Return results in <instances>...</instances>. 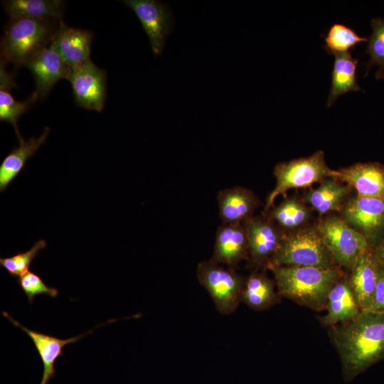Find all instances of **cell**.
I'll return each instance as SVG.
<instances>
[{"label":"cell","mask_w":384,"mask_h":384,"mask_svg":"<svg viewBox=\"0 0 384 384\" xmlns=\"http://www.w3.org/2000/svg\"><path fill=\"white\" fill-rule=\"evenodd\" d=\"M330 334L345 382L384 359V314L362 311L353 320L331 326Z\"/></svg>","instance_id":"obj_1"},{"label":"cell","mask_w":384,"mask_h":384,"mask_svg":"<svg viewBox=\"0 0 384 384\" xmlns=\"http://www.w3.org/2000/svg\"><path fill=\"white\" fill-rule=\"evenodd\" d=\"M279 297L319 311L326 308L328 295L343 277L338 267L270 266Z\"/></svg>","instance_id":"obj_2"},{"label":"cell","mask_w":384,"mask_h":384,"mask_svg":"<svg viewBox=\"0 0 384 384\" xmlns=\"http://www.w3.org/2000/svg\"><path fill=\"white\" fill-rule=\"evenodd\" d=\"M60 20L9 18L1 41V60L19 68L50 46Z\"/></svg>","instance_id":"obj_3"},{"label":"cell","mask_w":384,"mask_h":384,"mask_svg":"<svg viewBox=\"0 0 384 384\" xmlns=\"http://www.w3.org/2000/svg\"><path fill=\"white\" fill-rule=\"evenodd\" d=\"M336 265L316 228H302L284 233L268 267L273 265L331 268Z\"/></svg>","instance_id":"obj_4"},{"label":"cell","mask_w":384,"mask_h":384,"mask_svg":"<svg viewBox=\"0 0 384 384\" xmlns=\"http://www.w3.org/2000/svg\"><path fill=\"white\" fill-rule=\"evenodd\" d=\"M276 184L266 198L265 211L271 208L275 199L288 190L311 186L331 177L332 170L328 167L323 151H317L307 157L294 159L277 164L274 169Z\"/></svg>","instance_id":"obj_5"},{"label":"cell","mask_w":384,"mask_h":384,"mask_svg":"<svg viewBox=\"0 0 384 384\" xmlns=\"http://www.w3.org/2000/svg\"><path fill=\"white\" fill-rule=\"evenodd\" d=\"M196 276L220 314L228 315L233 313L242 302L245 278L236 270L208 260L198 263Z\"/></svg>","instance_id":"obj_6"},{"label":"cell","mask_w":384,"mask_h":384,"mask_svg":"<svg viewBox=\"0 0 384 384\" xmlns=\"http://www.w3.org/2000/svg\"><path fill=\"white\" fill-rule=\"evenodd\" d=\"M316 229L338 265L352 270L359 256L370 247L367 239L342 218L327 217Z\"/></svg>","instance_id":"obj_7"},{"label":"cell","mask_w":384,"mask_h":384,"mask_svg":"<svg viewBox=\"0 0 384 384\" xmlns=\"http://www.w3.org/2000/svg\"><path fill=\"white\" fill-rule=\"evenodd\" d=\"M70 82L76 104L85 109L101 112L107 97L106 71L90 58L70 70Z\"/></svg>","instance_id":"obj_8"},{"label":"cell","mask_w":384,"mask_h":384,"mask_svg":"<svg viewBox=\"0 0 384 384\" xmlns=\"http://www.w3.org/2000/svg\"><path fill=\"white\" fill-rule=\"evenodd\" d=\"M136 14L147 35L154 55L161 54L172 31L174 16L170 7L156 0H124Z\"/></svg>","instance_id":"obj_9"},{"label":"cell","mask_w":384,"mask_h":384,"mask_svg":"<svg viewBox=\"0 0 384 384\" xmlns=\"http://www.w3.org/2000/svg\"><path fill=\"white\" fill-rule=\"evenodd\" d=\"M244 225L247 231L249 266L256 270L267 268L284 233L266 216H253Z\"/></svg>","instance_id":"obj_10"},{"label":"cell","mask_w":384,"mask_h":384,"mask_svg":"<svg viewBox=\"0 0 384 384\" xmlns=\"http://www.w3.org/2000/svg\"><path fill=\"white\" fill-rule=\"evenodd\" d=\"M343 216L368 242L384 228V198L357 196L343 206Z\"/></svg>","instance_id":"obj_11"},{"label":"cell","mask_w":384,"mask_h":384,"mask_svg":"<svg viewBox=\"0 0 384 384\" xmlns=\"http://www.w3.org/2000/svg\"><path fill=\"white\" fill-rule=\"evenodd\" d=\"M248 259L247 231L244 223L222 224L215 234L210 260L236 270L240 262Z\"/></svg>","instance_id":"obj_12"},{"label":"cell","mask_w":384,"mask_h":384,"mask_svg":"<svg viewBox=\"0 0 384 384\" xmlns=\"http://www.w3.org/2000/svg\"><path fill=\"white\" fill-rule=\"evenodd\" d=\"M92 39V31L69 26L60 20L49 46L70 70L90 58Z\"/></svg>","instance_id":"obj_13"},{"label":"cell","mask_w":384,"mask_h":384,"mask_svg":"<svg viewBox=\"0 0 384 384\" xmlns=\"http://www.w3.org/2000/svg\"><path fill=\"white\" fill-rule=\"evenodd\" d=\"M331 176L353 188L359 196L384 198V166L378 163H358L337 171Z\"/></svg>","instance_id":"obj_14"},{"label":"cell","mask_w":384,"mask_h":384,"mask_svg":"<svg viewBox=\"0 0 384 384\" xmlns=\"http://www.w3.org/2000/svg\"><path fill=\"white\" fill-rule=\"evenodd\" d=\"M24 65L33 75L36 84L34 92L40 100L48 95L59 80L67 79L70 71L59 55L50 46L38 52Z\"/></svg>","instance_id":"obj_15"},{"label":"cell","mask_w":384,"mask_h":384,"mask_svg":"<svg viewBox=\"0 0 384 384\" xmlns=\"http://www.w3.org/2000/svg\"><path fill=\"white\" fill-rule=\"evenodd\" d=\"M2 314L14 326L27 334L33 341L43 365V376L40 384H48L50 380L55 376V362L58 358L63 355V349L65 345L77 342L80 338L91 334L95 330V329H91L77 336L62 339L28 329L12 318L6 311H3Z\"/></svg>","instance_id":"obj_16"},{"label":"cell","mask_w":384,"mask_h":384,"mask_svg":"<svg viewBox=\"0 0 384 384\" xmlns=\"http://www.w3.org/2000/svg\"><path fill=\"white\" fill-rule=\"evenodd\" d=\"M325 309L326 313L321 318V324L330 327L347 323L361 314L349 279L343 277L334 285Z\"/></svg>","instance_id":"obj_17"},{"label":"cell","mask_w":384,"mask_h":384,"mask_svg":"<svg viewBox=\"0 0 384 384\" xmlns=\"http://www.w3.org/2000/svg\"><path fill=\"white\" fill-rule=\"evenodd\" d=\"M219 216L223 224H241L253 217L259 205L256 196L249 189L234 186L218 193Z\"/></svg>","instance_id":"obj_18"},{"label":"cell","mask_w":384,"mask_h":384,"mask_svg":"<svg viewBox=\"0 0 384 384\" xmlns=\"http://www.w3.org/2000/svg\"><path fill=\"white\" fill-rule=\"evenodd\" d=\"M379 267L373 250L369 247L359 256L352 269L349 281L362 311H369L372 306Z\"/></svg>","instance_id":"obj_19"},{"label":"cell","mask_w":384,"mask_h":384,"mask_svg":"<svg viewBox=\"0 0 384 384\" xmlns=\"http://www.w3.org/2000/svg\"><path fill=\"white\" fill-rule=\"evenodd\" d=\"M50 127H45L43 133L38 138L31 137L28 140L23 139L17 147L14 148L4 159L0 165V191L4 192L10 183L24 169L26 161L45 143Z\"/></svg>","instance_id":"obj_20"},{"label":"cell","mask_w":384,"mask_h":384,"mask_svg":"<svg viewBox=\"0 0 384 384\" xmlns=\"http://www.w3.org/2000/svg\"><path fill=\"white\" fill-rule=\"evenodd\" d=\"M2 4L9 18L62 20L65 7L62 0H8Z\"/></svg>","instance_id":"obj_21"},{"label":"cell","mask_w":384,"mask_h":384,"mask_svg":"<svg viewBox=\"0 0 384 384\" xmlns=\"http://www.w3.org/2000/svg\"><path fill=\"white\" fill-rule=\"evenodd\" d=\"M351 187L341 183L334 177H328L321 181L319 186L307 192L305 201L320 214L339 210L342 208Z\"/></svg>","instance_id":"obj_22"},{"label":"cell","mask_w":384,"mask_h":384,"mask_svg":"<svg viewBox=\"0 0 384 384\" xmlns=\"http://www.w3.org/2000/svg\"><path fill=\"white\" fill-rule=\"evenodd\" d=\"M275 287V282L264 272L255 270L245 279L241 302L255 310L269 309L279 301Z\"/></svg>","instance_id":"obj_23"},{"label":"cell","mask_w":384,"mask_h":384,"mask_svg":"<svg viewBox=\"0 0 384 384\" xmlns=\"http://www.w3.org/2000/svg\"><path fill=\"white\" fill-rule=\"evenodd\" d=\"M331 72V86L327 107H331L338 97L348 92L361 90L356 81L358 58H353L350 52L334 55Z\"/></svg>","instance_id":"obj_24"},{"label":"cell","mask_w":384,"mask_h":384,"mask_svg":"<svg viewBox=\"0 0 384 384\" xmlns=\"http://www.w3.org/2000/svg\"><path fill=\"white\" fill-rule=\"evenodd\" d=\"M265 213V216L279 228L292 231L302 228L310 216L305 204L294 198L284 199L278 206L272 207Z\"/></svg>","instance_id":"obj_25"},{"label":"cell","mask_w":384,"mask_h":384,"mask_svg":"<svg viewBox=\"0 0 384 384\" xmlns=\"http://www.w3.org/2000/svg\"><path fill=\"white\" fill-rule=\"evenodd\" d=\"M13 88L0 86V120L11 124L16 132L19 142L22 138L18 128V121L20 117L29 110L32 105L38 99L36 92L23 101L15 100L11 95Z\"/></svg>","instance_id":"obj_26"},{"label":"cell","mask_w":384,"mask_h":384,"mask_svg":"<svg viewBox=\"0 0 384 384\" xmlns=\"http://www.w3.org/2000/svg\"><path fill=\"white\" fill-rule=\"evenodd\" d=\"M367 41V38L358 36L347 26L334 23L324 37V48L328 53L336 55L348 53L357 44Z\"/></svg>","instance_id":"obj_27"},{"label":"cell","mask_w":384,"mask_h":384,"mask_svg":"<svg viewBox=\"0 0 384 384\" xmlns=\"http://www.w3.org/2000/svg\"><path fill=\"white\" fill-rule=\"evenodd\" d=\"M371 26L373 32L368 39L366 50L369 55V60L366 66V75L371 67L376 65L379 68L375 78L381 79L384 78V18H373L371 21Z\"/></svg>","instance_id":"obj_28"},{"label":"cell","mask_w":384,"mask_h":384,"mask_svg":"<svg viewBox=\"0 0 384 384\" xmlns=\"http://www.w3.org/2000/svg\"><path fill=\"white\" fill-rule=\"evenodd\" d=\"M47 242L41 239L36 241L33 246L26 252L8 257L0 258V265L4 267L9 274L14 277H20L29 271V267L38 252L46 248Z\"/></svg>","instance_id":"obj_29"},{"label":"cell","mask_w":384,"mask_h":384,"mask_svg":"<svg viewBox=\"0 0 384 384\" xmlns=\"http://www.w3.org/2000/svg\"><path fill=\"white\" fill-rule=\"evenodd\" d=\"M17 282L31 304L38 295L46 294L54 298L58 294L56 288L48 286L38 274L32 271H28L18 277Z\"/></svg>","instance_id":"obj_30"},{"label":"cell","mask_w":384,"mask_h":384,"mask_svg":"<svg viewBox=\"0 0 384 384\" xmlns=\"http://www.w3.org/2000/svg\"><path fill=\"white\" fill-rule=\"evenodd\" d=\"M369 311L384 314V267L380 265L373 302Z\"/></svg>","instance_id":"obj_31"},{"label":"cell","mask_w":384,"mask_h":384,"mask_svg":"<svg viewBox=\"0 0 384 384\" xmlns=\"http://www.w3.org/2000/svg\"><path fill=\"white\" fill-rule=\"evenodd\" d=\"M373 252L380 265L384 267V238L375 247Z\"/></svg>","instance_id":"obj_32"}]
</instances>
